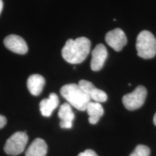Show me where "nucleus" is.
Wrapping results in <instances>:
<instances>
[{
	"instance_id": "obj_17",
	"label": "nucleus",
	"mask_w": 156,
	"mask_h": 156,
	"mask_svg": "<svg viewBox=\"0 0 156 156\" xmlns=\"http://www.w3.org/2000/svg\"><path fill=\"white\" fill-rule=\"evenodd\" d=\"M7 124V119L5 116L0 114V129L3 128Z\"/></svg>"
},
{
	"instance_id": "obj_12",
	"label": "nucleus",
	"mask_w": 156,
	"mask_h": 156,
	"mask_svg": "<svg viewBox=\"0 0 156 156\" xmlns=\"http://www.w3.org/2000/svg\"><path fill=\"white\" fill-rule=\"evenodd\" d=\"M46 83L44 77L38 74L30 75L27 80V87L31 94L38 96L42 93L43 89Z\"/></svg>"
},
{
	"instance_id": "obj_16",
	"label": "nucleus",
	"mask_w": 156,
	"mask_h": 156,
	"mask_svg": "<svg viewBox=\"0 0 156 156\" xmlns=\"http://www.w3.org/2000/svg\"><path fill=\"white\" fill-rule=\"evenodd\" d=\"M77 156H98L97 155V153H95L94 151L90 149L85 150V151L83 152V153H80L78 154Z\"/></svg>"
},
{
	"instance_id": "obj_2",
	"label": "nucleus",
	"mask_w": 156,
	"mask_h": 156,
	"mask_svg": "<svg viewBox=\"0 0 156 156\" xmlns=\"http://www.w3.org/2000/svg\"><path fill=\"white\" fill-rule=\"evenodd\" d=\"M60 93L62 96L67 100L68 103L82 112L86 110L87 105L91 101L88 95L79 85L75 83L64 85L60 90Z\"/></svg>"
},
{
	"instance_id": "obj_14",
	"label": "nucleus",
	"mask_w": 156,
	"mask_h": 156,
	"mask_svg": "<svg viewBox=\"0 0 156 156\" xmlns=\"http://www.w3.org/2000/svg\"><path fill=\"white\" fill-rule=\"evenodd\" d=\"M86 111L89 115L88 121L90 124H95L100 120L101 117L104 114L103 106L100 103L90 102L87 105Z\"/></svg>"
},
{
	"instance_id": "obj_8",
	"label": "nucleus",
	"mask_w": 156,
	"mask_h": 156,
	"mask_svg": "<svg viewBox=\"0 0 156 156\" xmlns=\"http://www.w3.org/2000/svg\"><path fill=\"white\" fill-rule=\"evenodd\" d=\"M4 44L9 51L18 54H25L28 51L24 39L17 35H9L6 37L4 40Z\"/></svg>"
},
{
	"instance_id": "obj_18",
	"label": "nucleus",
	"mask_w": 156,
	"mask_h": 156,
	"mask_svg": "<svg viewBox=\"0 0 156 156\" xmlns=\"http://www.w3.org/2000/svg\"><path fill=\"white\" fill-rule=\"evenodd\" d=\"M2 9H3V2L2 0H0V15H1Z\"/></svg>"
},
{
	"instance_id": "obj_9",
	"label": "nucleus",
	"mask_w": 156,
	"mask_h": 156,
	"mask_svg": "<svg viewBox=\"0 0 156 156\" xmlns=\"http://www.w3.org/2000/svg\"><path fill=\"white\" fill-rule=\"evenodd\" d=\"M108 52L106 46L102 44H98L92 51L90 68L93 71L98 72L102 69L106 62Z\"/></svg>"
},
{
	"instance_id": "obj_15",
	"label": "nucleus",
	"mask_w": 156,
	"mask_h": 156,
	"mask_svg": "<svg viewBox=\"0 0 156 156\" xmlns=\"http://www.w3.org/2000/svg\"><path fill=\"white\" fill-rule=\"evenodd\" d=\"M150 155H151V150L147 146L138 145L129 156H149Z\"/></svg>"
},
{
	"instance_id": "obj_7",
	"label": "nucleus",
	"mask_w": 156,
	"mask_h": 156,
	"mask_svg": "<svg viewBox=\"0 0 156 156\" xmlns=\"http://www.w3.org/2000/svg\"><path fill=\"white\" fill-rule=\"evenodd\" d=\"M78 85L88 95L91 100L94 101V102L103 103L107 101L108 96L106 93L104 91L95 87V85L90 81L81 80Z\"/></svg>"
},
{
	"instance_id": "obj_5",
	"label": "nucleus",
	"mask_w": 156,
	"mask_h": 156,
	"mask_svg": "<svg viewBox=\"0 0 156 156\" xmlns=\"http://www.w3.org/2000/svg\"><path fill=\"white\" fill-rule=\"evenodd\" d=\"M147 93V89L142 85H139L133 92L124 95L122 98L123 104L127 110H136L144 104Z\"/></svg>"
},
{
	"instance_id": "obj_4",
	"label": "nucleus",
	"mask_w": 156,
	"mask_h": 156,
	"mask_svg": "<svg viewBox=\"0 0 156 156\" xmlns=\"http://www.w3.org/2000/svg\"><path fill=\"white\" fill-rule=\"evenodd\" d=\"M28 141V136L25 132H17L6 142L4 151L7 155H17L24 151Z\"/></svg>"
},
{
	"instance_id": "obj_6",
	"label": "nucleus",
	"mask_w": 156,
	"mask_h": 156,
	"mask_svg": "<svg viewBox=\"0 0 156 156\" xmlns=\"http://www.w3.org/2000/svg\"><path fill=\"white\" fill-rule=\"evenodd\" d=\"M106 42L116 51H120L127 43V38L122 29L116 28L106 35Z\"/></svg>"
},
{
	"instance_id": "obj_3",
	"label": "nucleus",
	"mask_w": 156,
	"mask_h": 156,
	"mask_svg": "<svg viewBox=\"0 0 156 156\" xmlns=\"http://www.w3.org/2000/svg\"><path fill=\"white\" fill-rule=\"evenodd\" d=\"M137 55L145 59L153 58L156 54V39L148 30H142L137 36L136 41Z\"/></svg>"
},
{
	"instance_id": "obj_13",
	"label": "nucleus",
	"mask_w": 156,
	"mask_h": 156,
	"mask_svg": "<svg viewBox=\"0 0 156 156\" xmlns=\"http://www.w3.org/2000/svg\"><path fill=\"white\" fill-rule=\"evenodd\" d=\"M48 146L46 142L41 138H36L27 149L25 156H46Z\"/></svg>"
},
{
	"instance_id": "obj_10",
	"label": "nucleus",
	"mask_w": 156,
	"mask_h": 156,
	"mask_svg": "<svg viewBox=\"0 0 156 156\" xmlns=\"http://www.w3.org/2000/svg\"><path fill=\"white\" fill-rule=\"evenodd\" d=\"M58 118L61 119L59 125L62 129H71L75 119V114L73 112L72 106L68 103H64L60 106L58 112Z\"/></svg>"
},
{
	"instance_id": "obj_1",
	"label": "nucleus",
	"mask_w": 156,
	"mask_h": 156,
	"mask_svg": "<svg viewBox=\"0 0 156 156\" xmlns=\"http://www.w3.org/2000/svg\"><path fill=\"white\" fill-rule=\"evenodd\" d=\"M90 47V41L85 37L69 39L62 50V57L69 64H80L88 56Z\"/></svg>"
},
{
	"instance_id": "obj_11",
	"label": "nucleus",
	"mask_w": 156,
	"mask_h": 156,
	"mask_svg": "<svg viewBox=\"0 0 156 156\" xmlns=\"http://www.w3.org/2000/svg\"><path fill=\"white\" fill-rule=\"evenodd\" d=\"M59 100L56 93H51L48 98L43 99L40 103V111L42 116L49 117L58 106Z\"/></svg>"
},
{
	"instance_id": "obj_19",
	"label": "nucleus",
	"mask_w": 156,
	"mask_h": 156,
	"mask_svg": "<svg viewBox=\"0 0 156 156\" xmlns=\"http://www.w3.org/2000/svg\"><path fill=\"white\" fill-rule=\"evenodd\" d=\"M153 122H154V124L156 126V113L154 115V117H153Z\"/></svg>"
}]
</instances>
